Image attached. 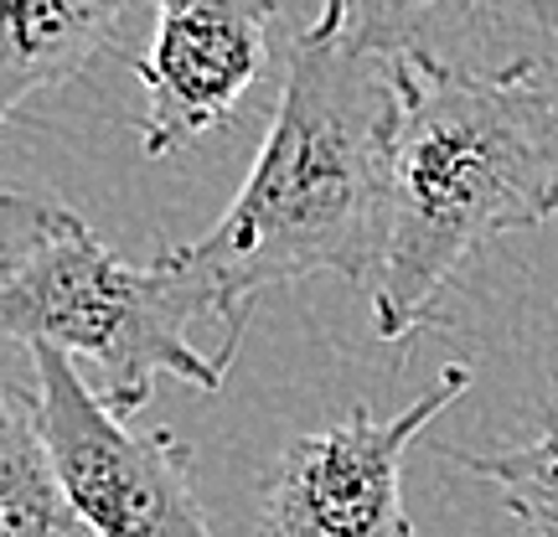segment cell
<instances>
[{
	"label": "cell",
	"mask_w": 558,
	"mask_h": 537,
	"mask_svg": "<svg viewBox=\"0 0 558 537\" xmlns=\"http://www.w3.org/2000/svg\"><path fill=\"white\" fill-rule=\"evenodd\" d=\"M399 135L393 62L341 37L300 32L284 52L275 124L248 181L213 233L186 243L213 290V320L228 357H239L248 310L264 290L337 274L367 290L388 228V176Z\"/></svg>",
	"instance_id": "obj_1"
},
{
	"label": "cell",
	"mask_w": 558,
	"mask_h": 537,
	"mask_svg": "<svg viewBox=\"0 0 558 537\" xmlns=\"http://www.w3.org/2000/svg\"><path fill=\"white\" fill-rule=\"evenodd\" d=\"M393 88L388 228L367 284L383 341L424 331L486 243L558 212V78L465 83L393 62Z\"/></svg>",
	"instance_id": "obj_2"
},
{
	"label": "cell",
	"mask_w": 558,
	"mask_h": 537,
	"mask_svg": "<svg viewBox=\"0 0 558 537\" xmlns=\"http://www.w3.org/2000/svg\"><path fill=\"white\" fill-rule=\"evenodd\" d=\"M213 316V290L192 264L186 243L160 248L150 264H124L88 228L68 222L0 279V337L58 346L62 357H88L99 373V403L135 418L160 378L218 393L233 357H202L192 326Z\"/></svg>",
	"instance_id": "obj_3"
},
{
	"label": "cell",
	"mask_w": 558,
	"mask_h": 537,
	"mask_svg": "<svg viewBox=\"0 0 558 537\" xmlns=\"http://www.w3.org/2000/svg\"><path fill=\"white\" fill-rule=\"evenodd\" d=\"M32 418L62 501L88 537H218L192 480V444L171 429H130L58 346H32Z\"/></svg>",
	"instance_id": "obj_4"
},
{
	"label": "cell",
	"mask_w": 558,
	"mask_h": 537,
	"mask_svg": "<svg viewBox=\"0 0 558 537\" xmlns=\"http://www.w3.org/2000/svg\"><path fill=\"white\" fill-rule=\"evenodd\" d=\"M465 388L471 373L445 367L403 414L352 408L331 429L284 444L264 486L259 537H414L403 512V455Z\"/></svg>",
	"instance_id": "obj_5"
},
{
	"label": "cell",
	"mask_w": 558,
	"mask_h": 537,
	"mask_svg": "<svg viewBox=\"0 0 558 537\" xmlns=\"http://www.w3.org/2000/svg\"><path fill=\"white\" fill-rule=\"evenodd\" d=\"M305 32L435 78H558V0H320Z\"/></svg>",
	"instance_id": "obj_6"
},
{
	"label": "cell",
	"mask_w": 558,
	"mask_h": 537,
	"mask_svg": "<svg viewBox=\"0 0 558 537\" xmlns=\"http://www.w3.org/2000/svg\"><path fill=\"white\" fill-rule=\"evenodd\" d=\"M275 21L279 0H156L150 41L130 62L145 88V156H177L239 114L275 58Z\"/></svg>",
	"instance_id": "obj_7"
},
{
	"label": "cell",
	"mask_w": 558,
	"mask_h": 537,
	"mask_svg": "<svg viewBox=\"0 0 558 537\" xmlns=\"http://www.w3.org/2000/svg\"><path fill=\"white\" fill-rule=\"evenodd\" d=\"M156 0H0V130L26 99L83 78L94 62H130L124 41Z\"/></svg>",
	"instance_id": "obj_8"
},
{
	"label": "cell",
	"mask_w": 558,
	"mask_h": 537,
	"mask_svg": "<svg viewBox=\"0 0 558 537\" xmlns=\"http://www.w3.org/2000/svg\"><path fill=\"white\" fill-rule=\"evenodd\" d=\"M78 522L62 501L58 471L32 418V393L21 399L0 382V537H73Z\"/></svg>",
	"instance_id": "obj_9"
},
{
	"label": "cell",
	"mask_w": 558,
	"mask_h": 537,
	"mask_svg": "<svg viewBox=\"0 0 558 537\" xmlns=\"http://www.w3.org/2000/svg\"><path fill=\"white\" fill-rule=\"evenodd\" d=\"M471 476L492 480L501 507L533 537H558V418L538 439H522L507 450H445Z\"/></svg>",
	"instance_id": "obj_10"
},
{
	"label": "cell",
	"mask_w": 558,
	"mask_h": 537,
	"mask_svg": "<svg viewBox=\"0 0 558 537\" xmlns=\"http://www.w3.org/2000/svg\"><path fill=\"white\" fill-rule=\"evenodd\" d=\"M68 222H78V212H68L62 202H41L0 186V279L11 274L32 248H41L52 233H62Z\"/></svg>",
	"instance_id": "obj_11"
},
{
	"label": "cell",
	"mask_w": 558,
	"mask_h": 537,
	"mask_svg": "<svg viewBox=\"0 0 558 537\" xmlns=\"http://www.w3.org/2000/svg\"><path fill=\"white\" fill-rule=\"evenodd\" d=\"M73 537H88V533H83V527H78V533H73Z\"/></svg>",
	"instance_id": "obj_12"
}]
</instances>
